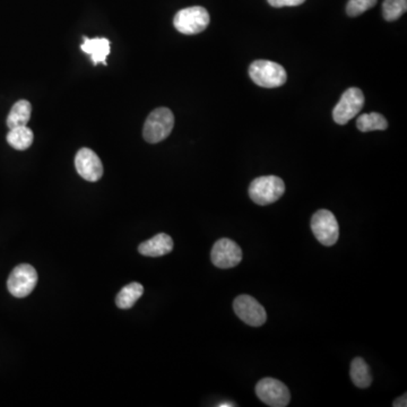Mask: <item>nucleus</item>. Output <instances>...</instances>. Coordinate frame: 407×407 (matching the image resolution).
I'll use <instances>...</instances> for the list:
<instances>
[{
  "label": "nucleus",
  "mask_w": 407,
  "mask_h": 407,
  "mask_svg": "<svg viewBox=\"0 0 407 407\" xmlns=\"http://www.w3.org/2000/svg\"><path fill=\"white\" fill-rule=\"evenodd\" d=\"M210 14L201 6L181 9L173 18L176 30L186 36H195L203 32L210 25Z\"/></svg>",
  "instance_id": "nucleus-4"
},
{
  "label": "nucleus",
  "mask_w": 407,
  "mask_h": 407,
  "mask_svg": "<svg viewBox=\"0 0 407 407\" xmlns=\"http://www.w3.org/2000/svg\"><path fill=\"white\" fill-rule=\"evenodd\" d=\"M234 313L251 327H259L267 320L265 308L250 295H239L234 302Z\"/></svg>",
  "instance_id": "nucleus-9"
},
{
  "label": "nucleus",
  "mask_w": 407,
  "mask_h": 407,
  "mask_svg": "<svg viewBox=\"0 0 407 407\" xmlns=\"http://www.w3.org/2000/svg\"><path fill=\"white\" fill-rule=\"evenodd\" d=\"M378 0H348L346 5V14L350 17H357L363 13L376 6Z\"/></svg>",
  "instance_id": "nucleus-20"
},
{
  "label": "nucleus",
  "mask_w": 407,
  "mask_h": 407,
  "mask_svg": "<svg viewBox=\"0 0 407 407\" xmlns=\"http://www.w3.org/2000/svg\"><path fill=\"white\" fill-rule=\"evenodd\" d=\"M111 43L106 38H84L82 50L85 53H89L91 56L92 62L94 65H98L99 62H103L106 65V57L109 56L111 50Z\"/></svg>",
  "instance_id": "nucleus-13"
},
{
  "label": "nucleus",
  "mask_w": 407,
  "mask_h": 407,
  "mask_svg": "<svg viewBox=\"0 0 407 407\" xmlns=\"http://www.w3.org/2000/svg\"><path fill=\"white\" fill-rule=\"evenodd\" d=\"M219 407H234L236 405L232 404L230 401H224V403H221V404L217 405Z\"/></svg>",
  "instance_id": "nucleus-23"
},
{
  "label": "nucleus",
  "mask_w": 407,
  "mask_h": 407,
  "mask_svg": "<svg viewBox=\"0 0 407 407\" xmlns=\"http://www.w3.org/2000/svg\"><path fill=\"white\" fill-rule=\"evenodd\" d=\"M143 293H144V287L142 284L136 283V282L128 284L117 295V299H115L117 307L120 309H129L142 297Z\"/></svg>",
  "instance_id": "nucleus-16"
},
{
  "label": "nucleus",
  "mask_w": 407,
  "mask_h": 407,
  "mask_svg": "<svg viewBox=\"0 0 407 407\" xmlns=\"http://www.w3.org/2000/svg\"><path fill=\"white\" fill-rule=\"evenodd\" d=\"M256 395L271 407H285L291 399L289 388L274 378H264L256 385Z\"/></svg>",
  "instance_id": "nucleus-7"
},
{
  "label": "nucleus",
  "mask_w": 407,
  "mask_h": 407,
  "mask_svg": "<svg viewBox=\"0 0 407 407\" xmlns=\"http://www.w3.org/2000/svg\"><path fill=\"white\" fill-rule=\"evenodd\" d=\"M407 10V0H385L383 15L388 22L397 21Z\"/></svg>",
  "instance_id": "nucleus-19"
},
{
  "label": "nucleus",
  "mask_w": 407,
  "mask_h": 407,
  "mask_svg": "<svg viewBox=\"0 0 407 407\" xmlns=\"http://www.w3.org/2000/svg\"><path fill=\"white\" fill-rule=\"evenodd\" d=\"M364 94L360 89L351 87L343 93L342 98L334 108L333 118L338 124H346L357 117L364 106Z\"/></svg>",
  "instance_id": "nucleus-8"
},
{
  "label": "nucleus",
  "mask_w": 407,
  "mask_h": 407,
  "mask_svg": "<svg viewBox=\"0 0 407 407\" xmlns=\"http://www.w3.org/2000/svg\"><path fill=\"white\" fill-rule=\"evenodd\" d=\"M249 76L256 85L275 89L285 84L287 71L283 66L269 60H256L249 67Z\"/></svg>",
  "instance_id": "nucleus-2"
},
{
  "label": "nucleus",
  "mask_w": 407,
  "mask_h": 407,
  "mask_svg": "<svg viewBox=\"0 0 407 407\" xmlns=\"http://www.w3.org/2000/svg\"><path fill=\"white\" fill-rule=\"evenodd\" d=\"M357 127L362 133L375 131V130H386L388 122L384 115L380 113H363L357 118Z\"/></svg>",
  "instance_id": "nucleus-18"
},
{
  "label": "nucleus",
  "mask_w": 407,
  "mask_h": 407,
  "mask_svg": "<svg viewBox=\"0 0 407 407\" xmlns=\"http://www.w3.org/2000/svg\"><path fill=\"white\" fill-rule=\"evenodd\" d=\"M75 166L80 177L90 183L100 180L103 176V166L98 154L90 148H80L75 157Z\"/></svg>",
  "instance_id": "nucleus-11"
},
{
  "label": "nucleus",
  "mask_w": 407,
  "mask_h": 407,
  "mask_svg": "<svg viewBox=\"0 0 407 407\" xmlns=\"http://www.w3.org/2000/svg\"><path fill=\"white\" fill-rule=\"evenodd\" d=\"M392 406L395 407H406L407 406V395L404 394V395L401 396L399 399H395L394 403H392Z\"/></svg>",
  "instance_id": "nucleus-22"
},
{
  "label": "nucleus",
  "mask_w": 407,
  "mask_h": 407,
  "mask_svg": "<svg viewBox=\"0 0 407 407\" xmlns=\"http://www.w3.org/2000/svg\"><path fill=\"white\" fill-rule=\"evenodd\" d=\"M174 127V115L168 108L152 111L145 121L143 136L150 144H157L168 138Z\"/></svg>",
  "instance_id": "nucleus-1"
},
{
  "label": "nucleus",
  "mask_w": 407,
  "mask_h": 407,
  "mask_svg": "<svg viewBox=\"0 0 407 407\" xmlns=\"http://www.w3.org/2000/svg\"><path fill=\"white\" fill-rule=\"evenodd\" d=\"M267 1L271 6L280 8V7L299 6V5H302L306 0H267Z\"/></svg>",
  "instance_id": "nucleus-21"
},
{
  "label": "nucleus",
  "mask_w": 407,
  "mask_h": 407,
  "mask_svg": "<svg viewBox=\"0 0 407 407\" xmlns=\"http://www.w3.org/2000/svg\"><path fill=\"white\" fill-rule=\"evenodd\" d=\"M210 259L219 269H234L241 263L242 250L234 240L223 238L213 245Z\"/></svg>",
  "instance_id": "nucleus-10"
},
{
  "label": "nucleus",
  "mask_w": 407,
  "mask_h": 407,
  "mask_svg": "<svg viewBox=\"0 0 407 407\" xmlns=\"http://www.w3.org/2000/svg\"><path fill=\"white\" fill-rule=\"evenodd\" d=\"M32 106L27 100H20L13 106L8 117H7V126L9 129L15 127L27 126L31 119Z\"/></svg>",
  "instance_id": "nucleus-14"
},
{
  "label": "nucleus",
  "mask_w": 407,
  "mask_h": 407,
  "mask_svg": "<svg viewBox=\"0 0 407 407\" xmlns=\"http://www.w3.org/2000/svg\"><path fill=\"white\" fill-rule=\"evenodd\" d=\"M311 230L317 240L326 247H331L338 240V222L331 210H317L311 219Z\"/></svg>",
  "instance_id": "nucleus-5"
},
{
  "label": "nucleus",
  "mask_w": 407,
  "mask_h": 407,
  "mask_svg": "<svg viewBox=\"0 0 407 407\" xmlns=\"http://www.w3.org/2000/svg\"><path fill=\"white\" fill-rule=\"evenodd\" d=\"M351 379L359 388H368L371 385L372 377L369 366L362 357H355L351 363Z\"/></svg>",
  "instance_id": "nucleus-17"
},
{
  "label": "nucleus",
  "mask_w": 407,
  "mask_h": 407,
  "mask_svg": "<svg viewBox=\"0 0 407 407\" xmlns=\"http://www.w3.org/2000/svg\"><path fill=\"white\" fill-rule=\"evenodd\" d=\"M38 283V273L34 267L27 264L16 266L9 275L7 287L15 298H25L33 292Z\"/></svg>",
  "instance_id": "nucleus-6"
},
{
  "label": "nucleus",
  "mask_w": 407,
  "mask_h": 407,
  "mask_svg": "<svg viewBox=\"0 0 407 407\" xmlns=\"http://www.w3.org/2000/svg\"><path fill=\"white\" fill-rule=\"evenodd\" d=\"M173 249V240L166 234H159L139 245V254L146 257H161L170 254Z\"/></svg>",
  "instance_id": "nucleus-12"
},
{
  "label": "nucleus",
  "mask_w": 407,
  "mask_h": 407,
  "mask_svg": "<svg viewBox=\"0 0 407 407\" xmlns=\"http://www.w3.org/2000/svg\"><path fill=\"white\" fill-rule=\"evenodd\" d=\"M34 135L32 130L27 126L12 128L7 134V142L17 151H25L32 145Z\"/></svg>",
  "instance_id": "nucleus-15"
},
{
  "label": "nucleus",
  "mask_w": 407,
  "mask_h": 407,
  "mask_svg": "<svg viewBox=\"0 0 407 407\" xmlns=\"http://www.w3.org/2000/svg\"><path fill=\"white\" fill-rule=\"evenodd\" d=\"M285 192V183L276 176H264L255 179L249 186V196L254 203L266 206L278 201Z\"/></svg>",
  "instance_id": "nucleus-3"
}]
</instances>
